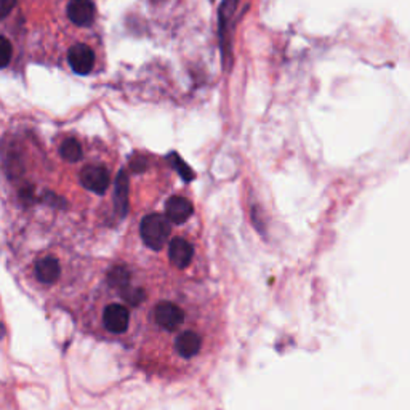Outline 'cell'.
<instances>
[{
	"label": "cell",
	"mask_w": 410,
	"mask_h": 410,
	"mask_svg": "<svg viewBox=\"0 0 410 410\" xmlns=\"http://www.w3.org/2000/svg\"><path fill=\"white\" fill-rule=\"evenodd\" d=\"M172 233L170 221L164 215H146L140 223V234L145 244L152 250H162Z\"/></svg>",
	"instance_id": "cell-1"
},
{
	"label": "cell",
	"mask_w": 410,
	"mask_h": 410,
	"mask_svg": "<svg viewBox=\"0 0 410 410\" xmlns=\"http://www.w3.org/2000/svg\"><path fill=\"white\" fill-rule=\"evenodd\" d=\"M157 327L165 332H175L185 324V309L175 301H161L151 314Z\"/></svg>",
	"instance_id": "cell-2"
},
{
	"label": "cell",
	"mask_w": 410,
	"mask_h": 410,
	"mask_svg": "<svg viewBox=\"0 0 410 410\" xmlns=\"http://www.w3.org/2000/svg\"><path fill=\"white\" fill-rule=\"evenodd\" d=\"M239 5V0H223L218 10V36L221 42V53H223V63L225 68L228 69V63L233 53H231L229 45V24L234 17V12Z\"/></svg>",
	"instance_id": "cell-3"
},
{
	"label": "cell",
	"mask_w": 410,
	"mask_h": 410,
	"mask_svg": "<svg viewBox=\"0 0 410 410\" xmlns=\"http://www.w3.org/2000/svg\"><path fill=\"white\" fill-rule=\"evenodd\" d=\"M103 325L114 335L125 334L130 325V309L123 305H110L103 313Z\"/></svg>",
	"instance_id": "cell-4"
},
{
	"label": "cell",
	"mask_w": 410,
	"mask_h": 410,
	"mask_svg": "<svg viewBox=\"0 0 410 410\" xmlns=\"http://www.w3.org/2000/svg\"><path fill=\"white\" fill-rule=\"evenodd\" d=\"M81 183L85 189L95 194H105L111 183L110 172L105 167L88 165L81 172Z\"/></svg>",
	"instance_id": "cell-5"
},
{
	"label": "cell",
	"mask_w": 410,
	"mask_h": 410,
	"mask_svg": "<svg viewBox=\"0 0 410 410\" xmlns=\"http://www.w3.org/2000/svg\"><path fill=\"white\" fill-rule=\"evenodd\" d=\"M69 66L72 68V71L81 76H87L95 66V53L85 43H77L72 45L71 50L68 53Z\"/></svg>",
	"instance_id": "cell-6"
},
{
	"label": "cell",
	"mask_w": 410,
	"mask_h": 410,
	"mask_svg": "<svg viewBox=\"0 0 410 410\" xmlns=\"http://www.w3.org/2000/svg\"><path fill=\"white\" fill-rule=\"evenodd\" d=\"M96 8L92 0H71L68 3V18L76 26H90L95 19Z\"/></svg>",
	"instance_id": "cell-7"
},
{
	"label": "cell",
	"mask_w": 410,
	"mask_h": 410,
	"mask_svg": "<svg viewBox=\"0 0 410 410\" xmlns=\"http://www.w3.org/2000/svg\"><path fill=\"white\" fill-rule=\"evenodd\" d=\"M192 214H194V207H192V204L186 199V197L174 196L167 201L164 216L170 221V223H175V225L186 223V221L191 218Z\"/></svg>",
	"instance_id": "cell-8"
},
{
	"label": "cell",
	"mask_w": 410,
	"mask_h": 410,
	"mask_svg": "<svg viewBox=\"0 0 410 410\" xmlns=\"http://www.w3.org/2000/svg\"><path fill=\"white\" fill-rule=\"evenodd\" d=\"M175 347L178 354H180L183 359H192L201 353L202 337L196 332V330L186 329L176 337Z\"/></svg>",
	"instance_id": "cell-9"
},
{
	"label": "cell",
	"mask_w": 410,
	"mask_h": 410,
	"mask_svg": "<svg viewBox=\"0 0 410 410\" xmlns=\"http://www.w3.org/2000/svg\"><path fill=\"white\" fill-rule=\"evenodd\" d=\"M169 256H170V261L176 266V268L185 269L191 265L192 256H194V249H192V245L186 239L176 237V239L170 242Z\"/></svg>",
	"instance_id": "cell-10"
},
{
	"label": "cell",
	"mask_w": 410,
	"mask_h": 410,
	"mask_svg": "<svg viewBox=\"0 0 410 410\" xmlns=\"http://www.w3.org/2000/svg\"><path fill=\"white\" fill-rule=\"evenodd\" d=\"M61 276V266L55 256H43L36 263V278L42 284H55Z\"/></svg>",
	"instance_id": "cell-11"
},
{
	"label": "cell",
	"mask_w": 410,
	"mask_h": 410,
	"mask_svg": "<svg viewBox=\"0 0 410 410\" xmlns=\"http://www.w3.org/2000/svg\"><path fill=\"white\" fill-rule=\"evenodd\" d=\"M114 209L116 214L123 218L128 214V176L125 170H121V174L116 178L114 189Z\"/></svg>",
	"instance_id": "cell-12"
},
{
	"label": "cell",
	"mask_w": 410,
	"mask_h": 410,
	"mask_svg": "<svg viewBox=\"0 0 410 410\" xmlns=\"http://www.w3.org/2000/svg\"><path fill=\"white\" fill-rule=\"evenodd\" d=\"M59 154L64 161L68 162H77L82 159L83 151L81 143H79L76 138H68L61 143V147H59Z\"/></svg>",
	"instance_id": "cell-13"
},
{
	"label": "cell",
	"mask_w": 410,
	"mask_h": 410,
	"mask_svg": "<svg viewBox=\"0 0 410 410\" xmlns=\"http://www.w3.org/2000/svg\"><path fill=\"white\" fill-rule=\"evenodd\" d=\"M13 57V47L7 37L0 36V69L7 68Z\"/></svg>",
	"instance_id": "cell-14"
},
{
	"label": "cell",
	"mask_w": 410,
	"mask_h": 410,
	"mask_svg": "<svg viewBox=\"0 0 410 410\" xmlns=\"http://www.w3.org/2000/svg\"><path fill=\"white\" fill-rule=\"evenodd\" d=\"M172 157H175V161H174V165L176 167V170L180 172V175L185 178L186 181H189V180H192V178H194V172H192L189 167H187L185 162H183V159L181 157H176L175 154H172Z\"/></svg>",
	"instance_id": "cell-15"
},
{
	"label": "cell",
	"mask_w": 410,
	"mask_h": 410,
	"mask_svg": "<svg viewBox=\"0 0 410 410\" xmlns=\"http://www.w3.org/2000/svg\"><path fill=\"white\" fill-rule=\"evenodd\" d=\"M17 2L18 0H0V19L7 18L13 12V8L17 7Z\"/></svg>",
	"instance_id": "cell-16"
},
{
	"label": "cell",
	"mask_w": 410,
	"mask_h": 410,
	"mask_svg": "<svg viewBox=\"0 0 410 410\" xmlns=\"http://www.w3.org/2000/svg\"><path fill=\"white\" fill-rule=\"evenodd\" d=\"M3 334H5V327H3V324H0V338L3 337Z\"/></svg>",
	"instance_id": "cell-17"
}]
</instances>
